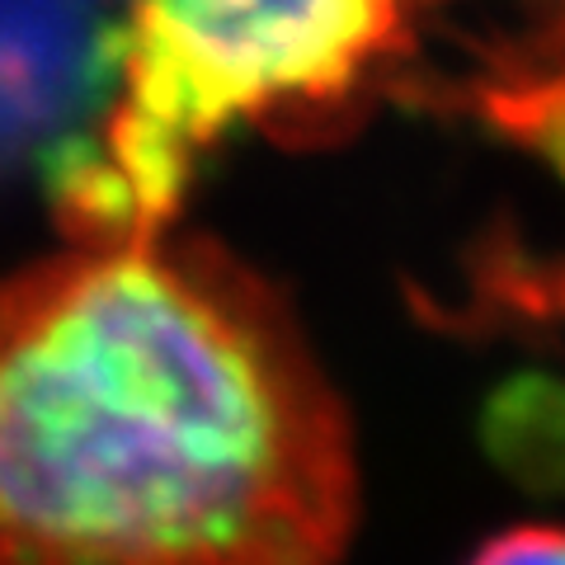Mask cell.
<instances>
[{"label": "cell", "mask_w": 565, "mask_h": 565, "mask_svg": "<svg viewBox=\"0 0 565 565\" xmlns=\"http://www.w3.org/2000/svg\"><path fill=\"white\" fill-rule=\"evenodd\" d=\"M546 10H552V52H565V0H542Z\"/></svg>", "instance_id": "4"}, {"label": "cell", "mask_w": 565, "mask_h": 565, "mask_svg": "<svg viewBox=\"0 0 565 565\" xmlns=\"http://www.w3.org/2000/svg\"><path fill=\"white\" fill-rule=\"evenodd\" d=\"M359 444L288 297L170 222L0 278V565H340Z\"/></svg>", "instance_id": "1"}, {"label": "cell", "mask_w": 565, "mask_h": 565, "mask_svg": "<svg viewBox=\"0 0 565 565\" xmlns=\"http://www.w3.org/2000/svg\"><path fill=\"white\" fill-rule=\"evenodd\" d=\"M467 565H565V527L556 523H519L486 537Z\"/></svg>", "instance_id": "3"}, {"label": "cell", "mask_w": 565, "mask_h": 565, "mask_svg": "<svg viewBox=\"0 0 565 565\" xmlns=\"http://www.w3.org/2000/svg\"><path fill=\"white\" fill-rule=\"evenodd\" d=\"M438 0H128L114 95L62 180L71 236H137L236 132L340 137L415 57Z\"/></svg>", "instance_id": "2"}]
</instances>
